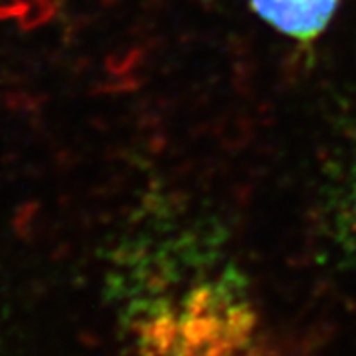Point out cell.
<instances>
[{"label":"cell","mask_w":356,"mask_h":356,"mask_svg":"<svg viewBox=\"0 0 356 356\" xmlns=\"http://www.w3.org/2000/svg\"><path fill=\"white\" fill-rule=\"evenodd\" d=\"M129 321L134 356H277L232 268L172 297L134 302Z\"/></svg>","instance_id":"1"},{"label":"cell","mask_w":356,"mask_h":356,"mask_svg":"<svg viewBox=\"0 0 356 356\" xmlns=\"http://www.w3.org/2000/svg\"><path fill=\"white\" fill-rule=\"evenodd\" d=\"M250 4L277 31L312 44L330 26L340 0H250Z\"/></svg>","instance_id":"2"},{"label":"cell","mask_w":356,"mask_h":356,"mask_svg":"<svg viewBox=\"0 0 356 356\" xmlns=\"http://www.w3.org/2000/svg\"><path fill=\"white\" fill-rule=\"evenodd\" d=\"M334 225L343 250H348V253L356 259V163L349 172L343 194L337 204Z\"/></svg>","instance_id":"3"}]
</instances>
